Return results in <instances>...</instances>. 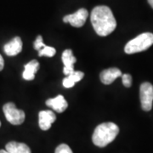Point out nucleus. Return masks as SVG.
Listing matches in <instances>:
<instances>
[{"label": "nucleus", "mask_w": 153, "mask_h": 153, "mask_svg": "<svg viewBox=\"0 0 153 153\" xmlns=\"http://www.w3.org/2000/svg\"><path fill=\"white\" fill-rule=\"evenodd\" d=\"M83 76H84V73L82 71H74L73 73L70 74L69 76H66V78L63 79V82H62L63 86L67 88H72L76 82L82 80Z\"/></svg>", "instance_id": "obj_14"}, {"label": "nucleus", "mask_w": 153, "mask_h": 153, "mask_svg": "<svg viewBox=\"0 0 153 153\" xmlns=\"http://www.w3.org/2000/svg\"><path fill=\"white\" fill-rule=\"evenodd\" d=\"M56 120V116L52 111H41L38 113V124L42 130H49Z\"/></svg>", "instance_id": "obj_7"}, {"label": "nucleus", "mask_w": 153, "mask_h": 153, "mask_svg": "<svg viewBox=\"0 0 153 153\" xmlns=\"http://www.w3.org/2000/svg\"><path fill=\"white\" fill-rule=\"evenodd\" d=\"M46 105L59 113L63 112L68 107L67 101L61 94L57 95L55 98L49 99L48 100H46Z\"/></svg>", "instance_id": "obj_11"}, {"label": "nucleus", "mask_w": 153, "mask_h": 153, "mask_svg": "<svg viewBox=\"0 0 153 153\" xmlns=\"http://www.w3.org/2000/svg\"><path fill=\"white\" fill-rule=\"evenodd\" d=\"M5 150L10 153H32L31 149L24 143L10 141L5 146Z\"/></svg>", "instance_id": "obj_13"}, {"label": "nucleus", "mask_w": 153, "mask_h": 153, "mask_svg": "<svg viewBox=\"0 0 153 153\" xmlns=\"http://www.w3.org/2000/svg\"><path fill=\"white\" fill-rule=\"evenodd\" d=\"M3 111L6 119L13 125H20L25 121V112L22 110L17 109L13 102L6 103L3 107Z\"/></svg>", "instance_id": "obj_4"}, {"label": "nucleus", "mask_w": 153, "mask_h": 153, "mask_svg": "<svg viewBox=\"0 0 153 153\" xmlns=\"http://www.w3.org/2000/svg\"><path fill=\"white\" fill-rule=\"evenodd\" d=\"M140 97L141 108L145 111H149L152 108L153 85L150 82H143L140 88Z\"/></svg>", "instance_id": "obj_5"}, {"label": "nucleus", "mask_w": 153, "mask_h": 153, "mask_svg": "<svg viewBox=\"0 0 153 153\" xmlns=\"http://www.w3.org/2000/svg\"><path fill=\"white\" fill-rule=\"evenodd\" d=\"M0 127H1V122H0Z\"/></svg>", "instance_id": "obj_22"}, {"label": "nucleus", "mask_w": 153, "mask_h": 153, "mask_svg": "<svg viewBox=\"0 0 153 153\" xmlns=\"http://www.w3.org/2000/svg\"><path fill=\"white\" fill-rule=\"evenodd\" d=\"M38 68H39V63L38 60H31L27 65H25V71H23V74H22L23 78L27 81L33 80Z\"/></svg>", "instance_id": "obj_12"}, {"label": "nucleus", "mask_w": 153, "mask_h": 153, "mask_svg": "<svg viewBox=\"0 0 153 153\" xmlns=\"http://www.w3.org/2000/svg\"><path fill=\"white\" fill-rule=\"evenodd\" d=\"M90 19L95 33L100 37L108 36L117 27L113 13L107 6L100 5L94 8Z\"/></svg>", "instance_id": "obj_1"}, {"label": "nucleus", "mask_w": 153, "mask_h": 153, "mask_svg": "<svg viewBox=\"0 0 153 153\" xmlns=\"http://www.w3.org/2000/svg\"><path fill=\"white\" fill-rule=\"evenodd\" d=\"M122 75H123L122 71L118 68L111 67V68H108L101 71L100 75V79L101 82H103L104 84L109 85L114 82L118 76H122Z\"/></svg>", "instance_id": "obj_9"}, {"label": "nucleus", "mask_w": 153, "mask_h": 153, "mask_svg": "<svg viewBox=\"0 0 153 153\" xmlns=\"http://www.w3.org/2000/svg\"><path fill=\"white\" fill-rule=\"evenodd\" d=\"M4 58L2 57V55H0V71L4 69Z\"/></svg>", "instance_id": "obj_19"}, {"label": "nucleus", "mask_w": 153, "mask_h": 153, "mask_svg": "<svg viewBox=\"0 0 153 153\" xmlns=\"http://www.w3.org/2000/svg\"><path fill=\"white\" fill-rule=\"evenodd\" d=\"M123 83L126 88H130L132 85V76L130 74H123L122 75Z\"/></svg>", "instance_id": "obj_18"}, {"label": "nucleus", "mask_w": 153, "mask_h": 153, "mask_svg": "<svg viewBox=\"0 0 153 153\" xmlns=\"http://www.w3.org/2000/svg\"><path fill=\"white\" fill-rule=\"evenodd\" d=\"M56 53L55 48L45 45L43 49L38 51V56H47V57H53Z\"/></svg>", "instance_id": "obj_15"}, {"label": "nucleus", "mask_w": 153, "mask_h": 153, "mask_svg": "<svg viewBox=\"0 0 153 153\" xmlns=\"http://www.w3.org/2000/svg\"><path fill=\"white\" fill-rule=\"evenodd\" d=\"M55 153H72L71 149L66 144H61L55 149Z\"/></svg>", "instance_id": "obj_16"}, {"label": "nucleus", "mask_w": 153, "mask_h": 153, "mask_svg": "<svg viewBox=\"0 0 153 153\" xmlns=\"http://www.w3.org/2000/svg\"><path fill=\"white\" fill-rule=\"evenodd\" d=\"M0 153H10L9 152H7L6 150H0Z\"/></svg>", "instance_id": "obj_21"}, {"label": "nucleus", "mask_w": 153, "mask_h": 153, "mask_svg": "<svg viewBox=\"0 0 153 153\" xmlns=\"http://www.w3.org/2000/svg\"><path fill=\"white\" fill-rule=\"evenodd\" d=\"M88 16V10L86 9L82 8V9H79L73 14L66 16L63 18V22L65 23L69 22L74 27H82L86 22Z\"/></svg>", "instance_id": "obj_6"}, {"label": "nucleus", "mask_w": 153, "mask_h": 153, "mask_svg": "<svg viewBox=\"0 0 153 153\" xmlns=\"http://www.w3.org/2000/svg\"><path fill=\"white\" fill-rule=\"evenodd\" d=\"M33 46H34V49H36V50H41V49L44 48V46H45V44H44V41H43V38H42V36H38L37 37V39L35 40V42H34V44H33Z\"/></svg>", "instance_id": "obj_17"}, {"label": "nucleus", "mask_w": 153, "mask_h": 153, "mask_svg": "<svg viewBox=\"0 0 153 153\" xmlns=\"http://www.w3.org/2000/svg\"><path fill=\"white\" fill-rule=\"evenodd\" d=\"M148 3L150 4V5L152 6V8L153 9V0H148Z\"/></svg>", "instance_id": "obj_20"}, {"label": "nucleus", "mask_w": 153, "mask_h": 153, "mask_svg": "<svg viewBox=\"0 0 153 153\" xmlns=\"http://www.w3.org/2000/svg\"><path fill=\"white\" fill-rule=\"evenodd\" d=\"M153 44V33H144L130 40L125 45L126 54L131 55L148 49Z\"/></svg>", "instance_id": "obj_3"}, {"label": "nucleus", "mask_w": 153, "mask_h": 153, "mask_svg": "<svg viewBox=\"0 0 153 153\" xmlns=\"http://www.w3.org/2000/svg\"><path fill=\"white\" fill-rule=\"evenodd\" d=\"M4 53L8 56H16L22 50V41L20 37H16L4 46Z\"/></svg>", "instance_id": "obj_10"}, {"label": "nucleus", "mask_w": 153, "mask_h": 153, "mask_svg": "<svg viewBox=\"0 0 153 153\" xmlns=\"http://www.w3.org/2000/svg\"><path fill=\"white\" fill-rule=\"evenodd\" d=\"M119 133V128L114 123H104L96 127L92 136L93 143L98 147H105L111 143Z\"/></svg>", "instance_id": "obj_2"}, {"label": "nucleus", "mask_w": 153, "mask_h": 153, "mask_svg": "<svg viewBox=\"0 0 153 153\" xmlns=\"http://www.w3.org/2000/svg\"><path fill=\"white\" fill-rule=\"evenodd\" d=\"M62 62L64 64L63 68V73L66 76H69L70 74L74 72V64L76 63V59L74 55H72L71 49H66L62 53Z\"/></svg>", "instance_id": "obj_8"}]
</instances>
